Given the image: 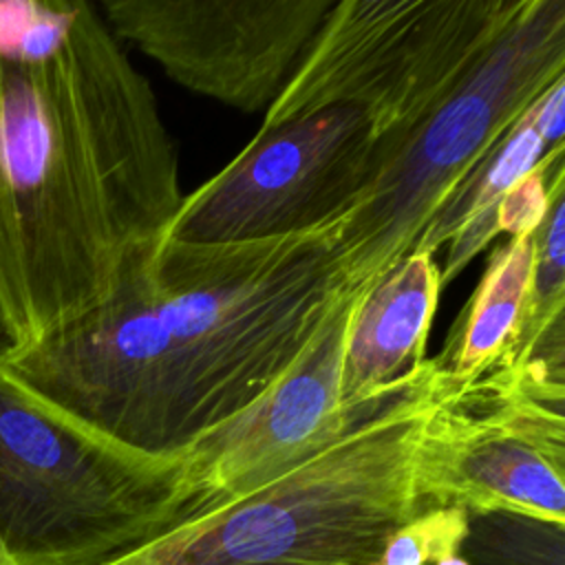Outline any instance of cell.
<instances>
[{"label":"cell","instance_id":"11","mask_svg":"<svg viewBox=\"0 0 565 565\" xmlns=\"http://www.w3.org/2000/svg\"><path fill=\"white\" fill-rule=\"evenodd\" d=\"M439 294V265L428 252H408L355 294L340 366L344 408H375L422 375Z\"/></svg>","mask_w":565,"mask_h":565},{"label":"cell","instance_id":"10","mask_svg":"<svg viewBox=\"0 0 565 565\" xmlns=\"http://www.w3.org/2000/svg\"><path fill=\"white\" fill-rule=\"evenodd\" d=\"M353 300L355 296L338 300L300 360L267 393L179 457L181 497L170 525L282 477L340 441L377 408L349 411L340 402L342 347Z\"/></svg>","mask_w":565,"mask_h":565},{"label":"cell","instance_id":"6","mask_svg":"<svg viewBox=\"0 0 565 565\" xmlns=\"http://www.w3.org/2000/svg\"><path fill=\"white\" fill-rule=\"evenodd\" d=\"M521 7L523 0H338L263 126L353 108L375 139H397L468 77Z\"/></svg>","mask_w":565,"mask_h":565},{"label":"cell","instance_id":"14","mask_svg":"<svg viewBox=\"0 0 565 565\" xmlns=\"http://www.w3.org/2000/svg\"><path fill=\"white\" fill-rule=\"evenodd\" d=\"M459 556L468 565H565V523L514 512H468Z\"/></svg>","mask_w":565,"mask_h":565},{"label":"cell","instance_id":"1","mask_svg":"<svg viewBox=\"0 0 565 565\" xmlns=\"http://www.w3.org/2000/svg\"><path fill=\"white\" fill-rule=\"evenodd\" d=\"M179 163L148 79L86 0H0V335L102 305L166 236Z\"/></svg>","mask_w":565,"mask_h":565},{"label":"cell","instance_id":"7","mask_svg":"<svg viewBox=\"0 0 565 565\" xmlns=\"http://www.w3.org/2000/svg\"><path fill=\"white\" fill-rule=\"evenodd\" d=\"M565 342L475 380L426 377L415 448L422 503L565 523Z\"/></svg>","mask_w":565,"mask_h":565},{"label":"cell","instance_id":"12","mask_svg":"<svg viewBox=\"0 0 565 565\" xmlns=\"http://www.w3.org/2000/svg\"><path fill=\"white\" fill-rule=\"evenodd\" d=\"M534 234L501 245L468 305L457 316L441 353L428 360L430 377L459 384L516 358L530 311Z\"/></svg>","mask_w":565,"mask_h":565},{"label":"cell","instance_id":"4","mask_svg":"<svg viewBox=\"0 0 565 565\" xmlns=\"http://www.w3.org/2000/svg\"><path fill=\"white\" fill-rule=\"evenodd\" d=\"M565 77V0H523L468 77L415 128L377 139L373 172L331 221L342 296L360 294L404 258L424 227L503 132Z\"/></svg>","mask_w":565,"mask_h":565},{"label":"cell","instance_id":"16","mask_svg":"<svg viewBox=\"0 0 565 565\" xmlns=\"http://www.w3.org/2000/svg\"><path fill=\"white\" fill-rule=\"evenodd\" d=\"M532 124L543 139L547 152L561 150L563 132H565V77L556 79L532 106H530Z\"/></svg>","mask_w":565,"mask_h":565},{"label":"cell","instance_id":"8","mask_svg":"<svg viewBox=\"0 0 565 565\" xmlns=\"http://www.w3.org/2000/svg\"><path fill=\"white\" fill-rule=\"evenodd\" d=\"M375 141L369 119L353 108L260 126L223 170L183 196L161 241L236 245L322 230L366 185Z\"/></svg>","mask_w":565,"mask_h":565},{"label":"cell","instance_id":"13","mask_svg":"<svg viewBox=\"0 0 565 565\" xmlns=\"http://www.w3.org/2000/svg\"><path fill=\"white\" fill-rule=\"evenodd\" d=\"M545 154L547 148L527 108L437 210L411 252L435 254L441 245H450L439 267L441 289L494 238L497 203Z\"/></svg>","mask_w":565,"mask_h":565},{"label":"cell","instance_id":"15","mask_svg":"<svg viewBox=\"0 0 565 565\" xmlns=\"http://www.w3.org/2000/svg\"><path fill=\"white\" fill-rule=\"evenodd\" d=\"M468 512L457 505H428L406 521L386 543L380 565H433L459 554Z\"/></svg>","mask_w":565,"mask_h":565},{"label":"cell","instance_id":"2","mask_svg":"<svg viewBox=\"0 0 565 565\" xmlns=\"http://www.w3.org/2000/svg\"><path fill=\"white\" fill-rule=\"evenodd\" d=\"M340 298L327 230L236 245L161 241L102 305L29 347L4 344L0 364L95 435L179 459L267 393Z\"/></svg>","mask_w":565,"mask_h":565},{"label":"cell","instance_id":"5","mask_svg":"<svg viewBox=\"0 0 565 565\" xmlns=\"http://www.w3.org/2000/svg\"><path fill=\"white\" fill-rule=\"evenodd\" d=\"M0 335V353L4 349ZM181 459L126 450L15 382L0 364L4 565H99L170 525Z\"/></svg>","mask_w":565,"mask_h":565},{"label":"cell","instance_id":"9","mask_svg":"<svg viewBox=\"0 0 565 565\" xmlns=\"http://www.w3.org/2000/svg\"><path fill=\"white\" fill-rule=\"evenodd\" d=\"M338 0H102L119 42L243 113L274 104Z\"/></svg>","mask_w":565,"mask_h":565},{"label":"cell","instance_id":"17","mask_svg":"<svg viewBox=\"0 0 565 565\" xmlns=\"http://www.w3.org/2000/svg\"><path fill=\"white\" fill-rule=\"evenodd\" d=\"M433 565H468L459 554H448V556H441L439 561H435Z\"/></svg>","mask_w":565,"mask_h":565},{"label":"cell","instance_id":"3","mask_svg":"<svg viewBox=\"0 0 565 565\" xmlns=\"http://www.w3.org/2000/svg\"><path fill=\"white\" fill-rule=\"evenodd\" d=\"M426 377L428 360L320 455L99 565H380L388 539L426 508L415 483Z\"/></svg>","mask_w":565,"mask_h":565}]
</instances>
